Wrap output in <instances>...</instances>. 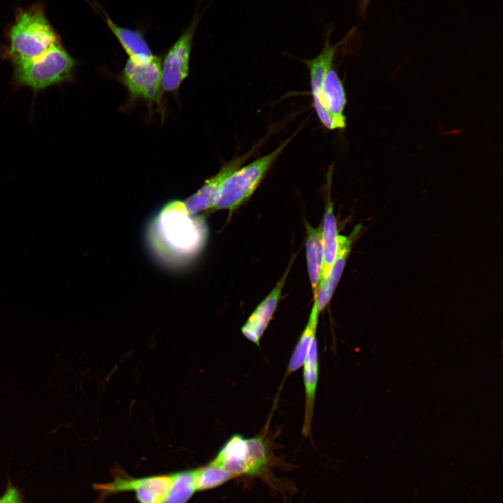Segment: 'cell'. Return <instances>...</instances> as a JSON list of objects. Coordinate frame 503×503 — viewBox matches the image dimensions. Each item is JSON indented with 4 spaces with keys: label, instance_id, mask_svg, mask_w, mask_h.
<instances>
[{
    "label": "cell",
    "instance_id": "d6986e66",
    "mask_svg": "<svg viewBox=\"0 0 503 503\" xmlns=\"http://www.w3.org/2000/svg\"><path fill=\"white\" fill-rule=\"evenodd\" d=\"M319 313L316 301L314 300L307 323L298 339L291 356L286 374L298 370L303 365L311 343L316 337Z\"/></svg>",
    "mask_w": 503,
    "mask_h": 503
},
{
    "label": "cell",
    "instance_id": "8992f818",
    "mask_svg": "<svg viewBox=\"0 0 503 503\" xmlns=\"http://www.w3.org/2000/svg\"><path fill=\"white\" fill-rule=\"evenodd\" d=\"M200 18L196 13L189 26L169 48L161 61V85L164 92H177L189 74L193 41Z\"/></svg>",
    "mask_w": 503,
    "mask_h": 503
},
{
    "label": "cell",
    "instance_id": "2e32d148",
    "mask_svg": "<svg viewBox=\"0 0 503 503\" xmlns=\"http://www.w3.org/2000/svg\"><path fill=\"white\" fill-rule=\"evenodd\" d=\"M323 267L319 287L327 277L337 254L338 233L333 205L328 199L321 228Z\"/></svg>",
    "mask_w": 503,
    "mask_h": 503
},
{
    "label": "cell",
    "instance_id": "e0dca14e",
    "mask_svg": "<svg viewBox=\"0 0 503 503\" xmlns=\"http://www.w3.org/2000/svg\"><path fill=\"white\" fill-rule=\"evenodd\" d=\"M307 231L306 256L307 270L312 286L313 300L317 298L323 267L321 227L314 228L305 224Z\"/></svg>",
    "mask_w": 503,
    "mask_h": 503
},
{
    "label": "cell",
    "instance_id": "ffe728a7",
    "mask_svg": "<svg viewBox=\"0 0 503 503\" xmlns=\"http://www.w3.org/2000/svg\"><path fill=\"white\" fill-rule=\"evenodd\" d=\"M195 474L196 469L173 473L172 485L162 503H187L197 492Z\"/></svg>",
    "mask_w": 503,
    "mask_h": 503
},
{
    "label": "cell",
    "instance_id": "8fae6325",
    "mask_svg": "<svg viewBox=\"0 0 503 503\" xmlns=\"http://www.w3.org/2000/svg\"><path fill=\"white\" fill-rule=\"evenodd\" d=\"M99 9L103 14L108 27L129 56V59L136 63H143L150 61L155 56L143 33L138 29L117 24L103 9L101 7H99Z\"/></svg>",
    "mask_w": 503,
    "mask_h": 503
},
{
    "label": "cell",
    "instance_id": "ac0fdd59",
    "mask_svg": "<svg viewBox=\"0 0 503 503\" xmlns=\"http://www.w3.org/2000/svg\"><path fill=\"white\" fill-rule=\"evenodd\" d=\"M247 444L245 476L262 475L268 470L272 460L269 441L265 436L261 435L247 438Z\"/></svg>",
    "mask_w": 503,
    "mask_h": 503
},
{
    "label": "cell",
    "instance_id": "6da1fadb",
    "mask_svg": "<svg viewBox=\"0 0 503 503\" xmlns=\"http://www.w3.org/2000/svg\"><path fill=\"white\" fill-rule=\"evenodd\" d=\"M207 228L202 215L190 214L184 202L167 203L152 220L147 238L154 256L166 266H184L206 243Z\"/></svg>",
    "mask_w": 503,
    "mask_h": 503
},
{
    "label": "cell",
    "instance_id": "3957f363",
    "mask_svg": "<svg viewBox=\"0 0 503 503\" xmlns=\"http://www.w3.org/2000/svg\"><path fill=\"white\" fill-rule=\"evenodd\" d=\"M75 60L60 43L39 57L13 66L12 82L16 87H28L34 95L75 78Z\"/></svg>",
    "mask_w": 503,
    "mask_h": 503
},
{
    "label": "cell",
    "instance_id": "9a60e30c",
    "mask_svg": "<svg viewBox=\"0 0 503 503\" xmlns=\"http://www.w3.org/2000/svg\"><path fill=\"white\" fill-rule=\"evenodd\" d=\"M351 237L338 235V248L336 258L324 282L319 287L316 300L321 312L330 302L342 276L346 260L351 249Z\"/></svg>",
    "mask_w": 503,
    "mask_h": 503
},
{
    "label": "cell",
    "instance_id": "7c38bea8",
    "mask_svg": "<svg viewBox=\"0 0 503 503\" xmlns=\"http://www.w3.org/2000/svg\"><path fill=\"white\" fill-rule=\"evenodd\" d=\"M247 449V438L242 435L235 434L224 444L210 462L234 478L244 476Z\"/></svg>",
    "mask_w": 503,
    "mask_h": 503
},
{
    "label": "cell",
    "instance_id": "277c9868",
    "mask_svg": "<svg viewBox=\"0 0 503 503\" xmlns=\"http://www.w3.org/2000/svg\"><path fill=\"white\" fill-rule=\"evenodd\" d=\"M289 140H287L270 153L232 173L223 182L212 207L206 214L219 210H228L232 212L244 203L255 191Z\"/></svg>",
    "mask_w": 503,
    "mask_h": 503
},
{
    "label": "cell",
    "instance_id": "5bb4252c",
    "mask_svg": "<svg viewBox=\"0 0 503 503\" xmlns=\"http://www.w3.org/2000/svg\"><path fill=\"white\" fill-rule=\"evenodd\" d=\"M321 93L325 107L335 121L337 129L345 128L344 110L347 104L346 93L342 82L335 70L330 68L326 73Z\"/></svg>",
    "mask_w": 503,
    "mask_h": 503
},
{
    "label": "cell",
    "instance_id": "44dd1931",
    "mask_svg": "<svg viewBox=\"0 0 503 503\" xmlns=\"http://www.w3.org/2000/svg\"><path fill=\"white\" fill-rule=\"evenodd\" d=\"M234 479L225 470L208 463L196 468L195 482L197 492L216 488Z\"/></svg>",
    "mask_w": 503,
    "mask_h": 503
},
{
    "label": "cell",
    "instance_id": "5b68a950",
    "mask_svg": "<svg viewBox=\"0 0 503 503\" xmlns=\"http://www.w3.org/2000/svg\"><path fill=\"white\" fill-rule=\"evenodd\" d=\"M112 479L104 483H95L94 488L99 493V503H103L110 495L134 492L139 503H162L173 481V473L133 477L123 469L112 470Z\"/></svg>",
    "mask_w": 503,
    "mask_h": 503
},
{
    "label": "cell",
    "instance_id": "cb8c5ba5",
    "mask_svg": "<svg viewBox=\"0 0 503 503\" xmlns=\"http://www.w3.org/2000/svg\"><path fill=\"white\" fill-rule=\"evenodd\" d=\"M86 1H88V0H86Z\"/></svg>",
    "mask_w": 503,
    "mask_h": 503
},
{
    "label": "cell",
    "instance_id": "9c48e42d",
    "mask_svg": "<svg viewBox=\"0 0 503 503\" xmlns=\"http://www.w3.org/2000/svg\"><path fill=\"white\" fill-rule=\"evenodd\" d=\"M247 158V154L234 158L224 164L216 175L206 180L202 187L184 202L187 212L195 214L201 211L210 210L223 182L241 166Z\"/></svg>",
    "mask_w": 503,
    "mask_h": 503
},
{
    "label": "cell",
    "instance_id": "30bf717a",
    "mask_svg": "<svg viewBox=\"0 0 503 503\" xmlns=\"http://www.w3.org/2000/svg\"><path fill=\"white\" fill-rule=\"evenodd\" d=\"M289 270V267L272 291L256 307L242 327L241 331L243 335L257 346L260 345L261 338L277 307Z\"/></svg>",
    "mask_w": 503,
    "mask_h": 503
},
{
    "label": "cell",
    "instance_id": "7402d4cb",
    "mask_svg": "<svg viewBox=\"0 0 503 503\" xmlns=\"http://www.w3.org/2000/svg\"><path fill=\"white\" fill-rule=\"evenodd\" d=\"M0 503H24L21 492L8 482L4 493L0 497Z\"/></svg>",
    "mask_w": 503,
    "mask_h": 503
},
{
    "label": "cell",
    "instance_id": "603a6c76",
    "mask_svg": "<svg viewBox=\"0 0 503 503\" xmlns=\"http://www.w3.org/2000/svg\"><path fill=\"white\" fill-rule=\"evenodd\" d=\"M369 0H363V3L361 4V10L364 11L365 8L368 3Z\"/></svg>",
    "mask_w": 503,
    "mask_h": 503
},
{
    "label": "cell",
    "instance_id": "ba28073f",
    "mask_svg": "<svg viewBox=\"0 0 503 503\" xmlns=\"http://www.w3.org/2000/svg\"><path fill=\"white\" fill-rule=\"evenodd\" d=\"M338 46L339 44L331 45L327 39L323 49L319 55L312 59L304 61L309 70L313 103L316 115L322 124L330 130L337 129V127L325 107L321 92L325 75L331 68Z\"/></svg>",
    "mask_w": 503,
    "mask_h": 503
},
{
    "label": "cell",
    "instance_id": "7a4b0ae2",
    "mask_svg": "<svg viewBox=\"0 0 503 503\" xmlns=\"http://www.w3.org/2000/svg\"><path fill=\"white\" fill-rule=\"evenodd\" d=\"M7 41L1 55L13 66L35 59L62 43L41 4L17 11Z\"/></svg>",
    "mask_w": 503,
    "mask_h": 503
},
{
    "label": "cell",
    "instance_id": "4fadbf2b",
    "mask_svg": "<svg viewBox=\"0 0 503 503\" xmlns=\"http://www.w3.org/2000/svg\"><path fill=\"white\" fill-rule=\"evenodd\" d=\"M303 379L305 391V407L302 434H310L314 413L315 395L319 379V358L316 337L312 340L303 363Z\"/></svg>",
    "mask_w": 503,
    "mask_h": 503
},
{
    "label": "cell",
    "instance_id": "52a82bcc",
    "mask_svg": "<svg viewBox=\"0 0 503 503\" xmlns=\"http://www.w3.org/2000/svg\"><path fill=\"white\" fill-rule=\"evenodd\" d=\"M161 75V59L155 55L143 63L128 59L119 79L126 87L131 101L138 99L150 103L159 101Z\"/></svg>",
    "mask_w": 503,
    "mask_h": 503
}]
</instances>
